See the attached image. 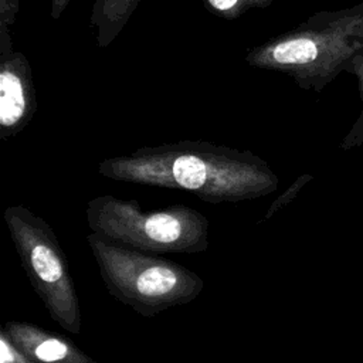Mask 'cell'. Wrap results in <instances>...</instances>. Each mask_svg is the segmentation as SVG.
I'll return each mask as SVG.
<instances>
[{
	"mask_svg": "<svg viewBox=\"0 0 363 363\" xmlns=\"http://www.w3.org/2000/svg\"><path fill=\"white\" fill-rule=\"evenodd\" d=\"M37 111L33 71L20 51L0 55V139L21 132Z\"/></svg>",
	"mask_w": 363,
	"mask_h": 363,
	"instance_id": "6",
	"label": "cell"
},
{
	"mask_svg": "<svg viewBox=\"0 0 363 363\" xmlns=\"http://www.w3.org/2000/svg\"><path fill=\"white\" fill-rule=\"evenodd\" d=\"M347 11H350L352 14H357V16L363 17V1H362V3H357V4L352 6V7H349Z\"/></svg>",
	"mask_w": 363,
	"mask_h": 363,
	"instance_id": "15",
	"label": "cell"
},
{
	"mask_svg": "<svg viewBox=\"0 0 363 363\" xmlns=\"http://www.w3.org/2000/svg\"><path fill=\"white\" fill-rule=\"evenodd\" d=\"M21 0H0V34H11L10 28L16 21Z\"/></svg>",
	"mask_w": 363,
	"mask_h": 363,
	"instance_id": "13",
	"label": "cell"
},
{
	"mask_svg": "<svg viewBox=\"0 0 363 363\" xmlns=\"http://www.w3.org/2000/svg\"><path fill=\"white\" fill-rule=\"evenodd\" d=\"M3 218L21 267L50 318L65 332L79 335V296L54 228L45 218L18 204L9 206Z\"/></svg>",
	"mask_w": 363,
	"mask_h": 363,
	"instance_id": "5",
	"label": "cell"
},
{
	"mask_svg": "<svg viewBox=\"0 0 363 363\" xmlns=\"http://www.w3.org/2000/svg\"><path fill=\"white\" fill-rule=\"evenodd\" d=\"M203 3L213 14L225 20H235L251 10L267 9L274 0H203Z\"/></svg>",
	"mask_w": 363,
	"mask_h": 363,
	"instance_id": "10",
	"label": "cell"
},
{
	"mask_svg": "<svg viewBox=\"0 0 363 363\" xmlns=\"http://www.w3.org/2000/svg\"><path fill=\"white\" fill-rule=\"evenodd\" d=\"M0 330L37 363H108L92 359L71 339L37 323L7 320Z\"/></svg>",
	"mask_w": 363,
	"mask_h": 363,
	"instance_id": "7",
	"label": "cell"
},
{
	"mask_svg": "<svg viewBox=\"0 0 363 363\" xmlns=\"http://www.w3.org/2000/svg\"><path fill=\"white\" fill-rule=\"evenodd\" d=\"M101 279L111 296L143 318L187 305L204 289V279L187 267L96 233L86 235Z\"/></svg>",
	"mask_w": 363,
	"mask_h": 363,
	"instance_id": "3",
	"label": "cell"
},
{
	"mask_svg": "<svg viewBox=\"0 0 363 363\" xmlns=\"http://www.w3.org/2000/svg\"><path fill=\"white\" fill-rule=\"evenodd\" d=\"M106 179L193 193L211 204L265 197L278 189V176L250 150L207 140H179L104 159Z\"/></svg>",
	"mask_w": 363,
	"mask_h": 363,
	"instance_id": "1",
	"label": "cell"
},
{
	"mask_svg": "<svg viewBox=\"0 0 363 363\" xmlns=\"http://www.w3.org/2000/svg\"><path fill=\"white\" fill-rule=\"evenodd\" d=\"M71 0H50L51 4V17L54 20H58L61 17V14L65 11L67 6L69 4Z\"/></svg>",
	"mask_w": 363,
	"mask_h": 363,
	"instance_id": "14",
	"label": "cell"
},
{
	"mask_svg": "<svg viewBox=\"0 0 363 363\" xmlns=\"http://www.w3.org/2000/svg\"><path fill=\"white\" fill-rule=\"evenodd\" d=\"M311 179H312L311 174H302V176H299L281 196H278V197L272 201V204L268 207V210H267V213L264 214V217L261 218V221H267L272 214H275L279 208H282V207L286 206L292 199H295L296 194H298V191L301 190V187H303V184L308 183Z\"/></svg>",
	"mask_w": 363,
	"mask_h": 363,
	"instance_id": "11",
	"label": "cell"
},
{
	"mask_svg": "<svg viewBox=\"0 0 363 363\" xmlns=\"http://www.w3.org/2000/svg\"><path fill=\"white\" fill-rule=\"evenodd\" d=\"M0 363H37L23 353L9 337L0 330Z\"/></svg>",
	"mask_w": 363,
	"mask_h": 363,
	"instance_id": "12",
	"label": "cell"
},
{
	"mask_svg": "<svg viewBox=\"0 0 363 363\" xmlns=\"http://www.w3.org/2000/svg\"><path fill=\"white\" fill-rule=\"evenodd\" d=\"M363 45V17L347 9L316 11L298 27L248 48L245 62L282 72L303 91L320 92Z\"/></svg>",
	"mask_w": 363,
	"mask_h": 363,
	"instance_id": "2",
	"label": "cell"
},
{
	"mask_svg": "<svg viewBox=\"0 0 363 363\" xmlns=\"http://www.w3.org/2000/svg\"><path fill=\"white\" fill-rule=\"evenodd\" d=\"M142 1L145 0H95L89 24L95 28L99 48H106L116 40Z\"/></svg>",
	"mask_w": 363,
	"mask_h": 363,
	"instance_id": "8",
	"label": "cell"
},
{
	"mask_svg": "<svg viewBox=\"0 0 363 363\" xmlns=\"http://www.w3.org/2000/svg\"><path fill=\"white\" fill-rule=\"evenodd\" d=\"M86 224L111 241L152 254H200L208 248V220L186 204L145 210L138 200L102 194L91 199Z\"/></svg>",
	"mask_w": 363,
	"mask_h": 363,
	"instance_id": "4",
	"label": "cell"
},
{
	"mask_svg": "<svg viewBox=\"0 0 363 363\" xmlns=\"http://www.w3.org/2000/svg\"><path fill=\"white\" fill-rule=\"evenodd\" d=\"M345 71L349 74H353L357 78L359 95L362 101L360 115L340 145L343 149H352L363 143V45L353 54Z\"/></svg>",
	"mask_w": 363,
	"mask_h": 363,
	"instance_id": "9",
	"label": "cell"
}]
</instances>
